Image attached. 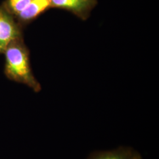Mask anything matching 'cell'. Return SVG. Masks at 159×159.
Returning a JSON list of instances; mask_svg holds the SVG:
<instances>
[{
  "mask_svg": "<svg viewBox=\"0 0 159 159\" xmlns=\"http://www.w3.org/2000/svg\"><path fill=\"white\" fill-rule=\"evenodd\" d=\"M4 53L6 76L9 79L29 86L35 92H39L41 87L31 71L29 51L23 39L12 41Z\"/></svg>",
  "mask_w": 159,
  "mask_h": 159,
  "instance_id": "cell-1",
  "label": "cell"
},
{
  "mask_svg": "<svg viewBox=\"0 0 159 159\" xmlns=\"http://www.w3.org/2000/svg\"><path fill=\"white\" fill-rule=\"evenodd\" d=\"M50 8L49 0H31L28 7L16 17L18 22L29 23Z\"/></svg>",
  "mask_w": 159,
  "mask_h": 159,
  "instance_id": "cell-5",
  "label": "cell"
},
{
  "mask_svg": "<svg viewBox=\"0 0 159 159\" xmlns=\"http://www.w3.org/2000/svg\"><path fill=\"white\" fill-rule=\"evenodd\" d=\"M23 39L19 22L4 6H0V54L15 40Z\"/></svg>",
  "mask_w": 159,
  "mask_h": 159,
  "instance_id": "cell-2",
  "label": "cell"
},
{
  "mask_svg": "<svg viewBox=\"0 0 159 159\" xmlns=\"http://www.w3.org/2000/svg\"><path fill=\"white\" fill-rule=\"evenodd\" d=\"M31 0H7L3 6L14 16H17L24 10Z\"/></svg>",
  "mask_w": 159,
  "mask_h": 159,
  "instance_id": "cell-6",
  "label": "cell"
},
{
  "mask_svg": "<svg viewBox=\"0 0 159 159\" xmlns=\"http://www.w3.org/2000/svg\"><path fill=\"white\" fill-rule=\"evenodd\" d=\"M50 7L67 10L85 20L97 4V0H49Z\"/></svg>",
  "mask_w": 159,
  "mask_h": 159,
  "instance_id": "cell-3",
  "label": "cell"
},
{
  "mask_svg": "<svg viewBox=\"0 0 159 159\" xmlns=\"http://www.w3.org/2000/svg\"><path fill=\"white\" fill-rule=\"evenodd\" d=\"M87 159H143L137 151L129 147H120L107 151H95Z\"/></svg>",
  "mask_w": 159,
  "mask_h": 159,
  "instance_id": "cell-4",
  "label": "cell"
}]
</instances>
